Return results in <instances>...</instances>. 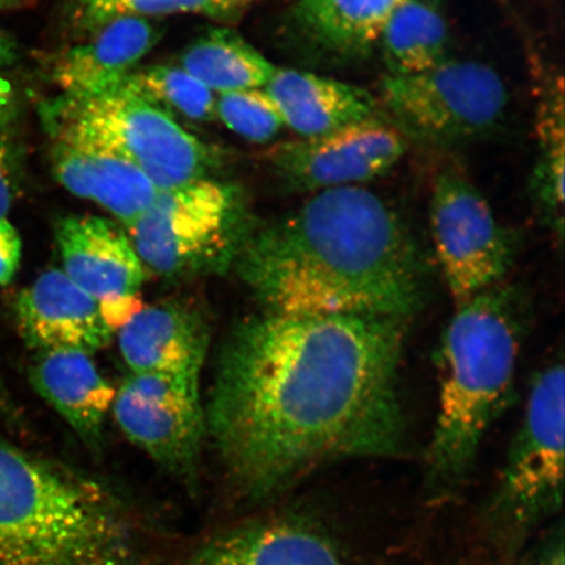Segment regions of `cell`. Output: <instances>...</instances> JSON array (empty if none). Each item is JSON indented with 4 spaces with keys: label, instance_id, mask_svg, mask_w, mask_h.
Masks as SVG:
<instances>
[{
    "label": "cell",
    "instance_id": "1",
    "mask_svg": "<svg viewBox=\"0 0 565 565\" xmlns=\"http://www.w3.org/2000/svg\"><path fill=\"white\" fill-rule=\"evenodd\" d=\"M407 322L265 310L232 331L204 414L245 498L280 497L337 461L405 454L398 380Z\"/></svg>",
    "mask_w": 565,
    "mask_h": 565
},
{
    "label": "cell",
    "instance_id": "2",
    "mask_svg": "<svg viewBox=\"0 0 565 565\" xmlns=\"http://www.w3.org/2000/svg\"><path fill=\"white\" fill-rule=\"evenodd\" d=\"M235 266L273 313L409 320L429 296V266L413 232L364 186L323 190L254 227Z\"/></svg>",
    "mask_w": 565,
    "mask_h": 565
},
{
    "label": "cell",
    "instance_id": "3",
    "mask_svg": "<svg viewBox=\"0 0 565 565\" xmlns=\"http://www.w3.org/2000/svg\"><path fill=\"white\" fill-rule=\"evenodd\" d=\"M527 324L524 294L505 281L456 303L436 353L439 409L424 459L433 497L468 482L487 433L512 399Z\"/></svg>",
    "mask_w": 565,
    "mask_h": 565
},
{
    "label": "cell",
    "instance_id": "4",
    "mask_svg": "<svg viewBox=\"0 0 565 565\" xmlns=\"http://www.w3.org/2000/svg\"><path fill=\"white\" fill-rule=\"evenodd\" d=\"M134 545L102 486L0 440V565H127Z\"/></svg>",
    "mask_w": 565,
    "mask_h": 565
},
{
    "label": "cell",
    "instance_id": "5",
    "mask_svg": "<svg viewBox=\"0 0 565 565\" xmlns=\"http://www.w3.org/2000/svg\"><path fill=\"white\" fill-rule=\"evenodd\" d=\"M564 392L562 358L534 374L524 416L486 507V534L508 562L518 561L541 526L563 510Z\"/></svg>",
    "mask_w": 565,
    "mask_h": 565
},
{
    "label": "cell",
    "instance_id": "6",
    "mask_svg": "<svg viewBox=\"0 0 565 565\" xmlns=\"http://www.w3.org/2000/svg\"><path fill=\"white\" fill-rule=\"evenodd\" d=\"M253 228L242 190L207 177L159 190L127 230L143 265L183 279L228 271Z\"/></svg>",
    "mask_w": 565,
    "mask_h": 565
},
{
    "label": "cell",
    "instance_id": "7",
    "mask_svg": "<svg viewBox=\"0 0 565 565\" xmlns=\"http://www.w3.org/2000/svg\"><path fill=\"white\" fill-rule=\"evenodd\" d=\"M45 122L68 127L122 154L158 190L207 179L217 154L159 106L121 87L86 102L46 105Z\"/></svg>",
    "mask_w": 565,
    "mask_h": 565
},
{
    "label": "cell",
    "instance_id": "8",
    "mask_svg": "<svg viewBox=\"0 0 565 565\" xmlns=\"http://www.w3.org/2000/svg\"><path fill=\"white\" fill-rule=\"evenodd\" d=\"M377 100L405 137L437 147L491 137L503 126L510 104L497 71L450 56L419 74L386 75Z\"/></svg>",
    "mask_w": 565,
    "mask_h": 565
},
{
    "label": "cell",
    "instance_id": "9",
    "mask_svg": "<svg viewBox=\"0 0 565 565\" xmlns=\"http://www.w3.org/2000/svg\"><path fill=\"white\" fill-rule=\"evenodd\" d=\"M429 223L436 259L456 303L505 281L518 257V238L461 167L448 164L435 174Z\"/></svg>",
    "mask_w": 565,
    "mask_h": 565
},
{
    "label": "cell",
    "instance_id": "10",
    "mask_svg": "<svg viewBox=\"0 0 565 565\" xmlns=\"http://www.w3.org/2000/svg\"><path fill=\"white\" fill-rule=\"evenodd\" d=\"M198 374L132 373L113 402L124 434L162 469L190 479L207 437Z\"/></svg>",
    "mask_w": 565,
    "mask_h": 565
},
{
    "label": "cell",
    "instance_id": "11",
    "mask_svg": "<svg viewBox=\"0 0 565 565\" xmlns=\"http://www.w3.org/2000/svg\"><path fill=\"white\" fill-rule=\"evenodd\" d=\"M406 147L397 127L373 119L322 137L280 141L268 148L265 160L287 189L315 194L379 179Z\"/></svg>",
    "mask_w": 565,
    "mask_h": 565
},
{
    "label": "cell",
    "instance_id": "12",
    "mask_svg": "<svg viewBox=\"0 0 565 565\" xmlns=\"http://www.w3.org/2000/svg\"><path fill=\"white\" fill-rule=\"evenodd\" d=\"M45 125L52 139L55 179L71 194L97 203L130 228L150 207L159 190L109 147L66 126Z\"/></svg>",
    "mask_w": 565,
    "mask_h": 565
},
{
    "label": "cell",
    "instance_id": "13",
    "mask_svg": "<svg viewBox=\"0 0 565 565\" xmlns=\"http://www.w3.org/2000/svg\"><path fill=\"white\" fill-rule=\"evenodd\" d=\"M13 312L21 337L38 352L90 355L106 348L113 334L98 302L58 268L41 274L23 289Z\"/></svg>",
    "mask_w": 565,
    "mask_h": 565
},
{
    "label": "cell",
    "instance_id": "14",
    "mask_svg": "<svg viewBox=\"0 0 565 565\" xmlns=\"http://www.w3.org/2000/svg\"><path fill=\"white\" fill-rule=\"evenodd\" d=\"M401 0H298L287 31L303 58L317 66L356 65L377 51L381 33Z\"/></svg>",
    "mask_w": 565,
    "mask_h": 565
},
{
    "label": "cell",
    "instance_id": "15",
    "mask_svg": "<svg viewBox=\"0 0 565 565\" xmlns=\"http://www.w3.org/2000/svg\"><path fill=\"white\" fill-rule=\"evenodd\" d=\"M55 238L62 271L98 303L139 294L145 265L116 223L92 215L63 217Z\"/></svg>",
    "mask_w": 565,
    "mask_h": 565
},
{
    "label": "cell",
    "instance_id": "16",
    "mask_svg": "<svg viewBox=\"0 0 565 565\" xmlns=\"http://www.w3.org/2000/svg\"><path fill=\"white\" fill-rule=\"evenodd\" d=\"M159 35L150 19L111 20L89 34L88 41L60 54L53 81L67 100L86 102L111 94L129 79Z\"/></svg>",
    "mask_w": 565,
    "mask_h": 565
},
{
    "label": "cell",
    "instance_id": "17",
    "mask_svg": "<svg viewBox=\"0 0 565 565\" xmlns=\"http://www.w3.org/2000/svg\"><path fill=\"white\" fill-rule=\"evenodd\" d=\"M190 565H349L313 522L278 515L228 530L203 546Z\"/></svg>",
    "mask_w": 565,
    "mask_h": 565
},
{
    "label": "cell",
    "instance_id": "18",
    "mask_svg": "<svg viewBox=\"0 0 565 565\" xmlns=\"http://www.w3.org/2000/svg\"><path fill=\"white\" fill-rule=\"evenodd\" d=\"M264 90L282 122L300 138H317L379 119L380 104L371 92L309 71L275 68Z\"/></svg>",
    "mask_w": 565,
    "mask_h": 565
},
{
    "label": "cell",
    "instance_id": "19",
    "mask_svg": "<svg viewBox=\"0 0 565 565\" xmlns=\"http://www.w3.org/2000/svg\"><path fill=\"white\" fill-rule=\"evenodd\" d=\"M209 324L181 303L146 307L119 329V349L132 373L198 374L207 355Z\"/></svg>",
    "mask_w": 565,
    "mask_h": 565
},
{
    "label": "cell",
    "instance_id": "20",
    "mask_svg": "<svg viewBox=\"0 0 565 565\" xmlns=\"http://www.w3.org/2000/svg\"><path fill=\"white\" fill-rule=\"evenodd\" d=\"M30 377L34 391L68 423L83 443L98 449L116 391L89 355L77 351L39 352Z\"/></svg>",
    "mask_w": 565,
    "mask_h": 565
},
{
    "label": "cell",
    "instance_id": "21",
    "mask_svg": "<svg viewBox=\"0 0 565 565\" xmlns=\"http://www.w3.org/2000/svg\"><path fill=\"white\" fill-rule=\"evenodd\" d=\"M536 158L530 192L556 244L564 239L565 119L562 74L543 76L536 102Z\"/></svg>",
    "mask_w": 565,
    "mask_h": 565
},
{
    "label": "cell",
    "instance_id": "22",
    "mask_svg": "<svg viewBox=\"0 0 565 565\" xmlns=\"http://www.w3.org/2000/svg\"><path fill=\"white\" fill-rule=\"evenodd\" d=\"M387 75L423 73L449 58V26L440 0H401L381 33Z\"/></svg>",
    "mask_w": 565,
    "mask_h": 565
},
{
    "label": "cell",
    "instance_id": "23",
    "mask_svg": "<svg viewBox=\"0 0 565 565\" xmlns=\"http://www.w3.org/2000/svg\"><path fill=\"white\" fill-rule=\"evenodd\" d=\"M179 66L218 95L264 88L277 68L231 30L201 35L183 51Z\"/></svg>",
    "mask_w": 565,
    "mask_h": 565
},
{
    "label": "cell",
    "instance_id": "24",
    "mask_svg": "<svg viewBox=\"0 0 565 565\" xmlns=\"http://www.w3.org/2000/svg\"><path fill=\"white\" fill-rule=\"evenodd\" d=\"M122 87L172 117L177 115L194 122H210L216 118L215 95L180 66L137 68Z\"/></svg>",
    "mask_w": 565,
    "mask_h": 565
},
{
    "label": "cell",
    "instance_id": "25",
    "mask_svg": "<svg viewBox=\"0 0 565 565\" xmlns=\"http://www.w3.org/2000/svg\"><path fill=\"white\" fill-rule=\"evenodd\" d=\"M253 0H75L74 21L89 35L119 18H158L174 13H196L221 20L242 15Z\"/></svg>",
    "mask_w": 565,
    "mask_h": 565
},
{
    "label": "cell",
    "instance_id": "26",
    "mask_svg": "<svg viewBox=\"0 0 565 565\" xmlns=\"http://www.w3.org/2000/svg\"><path fill=\"white\" fill-rule=\"evenodd\" d=\"M216 117L237 136L254 143H267L285 127L277 105L264 88L218 95Z\"/></svg>",
    "mask_w": 565,
    "mask_h": 565
},
{
    "label": "cell",
    "instance_id": "27",
    "mask_svg": "<svg viewBox=\"0 0 565 565\" xmlns=\"http://www.w3.org/2000/svg\"><path fill=\"white\" fill-rule=\"evenodd\" d=\"M23 243L9 218H0V287L10 285L18 274Z\"/></svg>",
    "mask_w": 565,
    "mask_h": 565
},
{
    "label": "cell",
    "instance_id": "28",
    "mask_svg": "<svg viewBox=\"0 0 565 565\" xmlns=\"http://www.w3.org/2000/svg\"><path fill=\"white\" fill-rule=\"evenodd\" d=\"M564 527H551L526 556L525 565H565Z\"/></svg>",
    "mask_w": 565,
    "mask_h": 565
},
{
    "label": "cell",
    "instance_id": "29",
    "mask_svg": "<svg viewBox=\"0 0 565 565\" xmlns=\"http://www.w3.org/2000/svg\"><path fill=\"white\" fill-rule=\"evenodd\" d=\"M9 145L0 138V218H7L15 195V172Z\"/></svg>",
    "mask_w": 565,
    "mask_h": 565
},
{
    "label": "cell",
    "instance_id": "30",
    "mask_svg": "<svg viewBox=\"0 0 565 565\" xmlns=\"http://www.w3.org/2000/svg\"><path fill=\"white\" fill-rule=\"evenodd\" d=\"M18 60V45L10 34L0 31V67H9Z\"/></svg>",
    "mask_w": 565,
    "mask_h": 565
},
{
    "label": "cell",
    "instance_id": "31",
    "mask_svg": "<svg viewBox=\"0 0 565 565\" xmlns=\"http://www.w3.org/2000/svg\"><path fill=\"white\" fill-rule=\"evenodd\" d=\"M0 415H3L6 419L17 420L18 412L15 405L11 399V395L3 383L2 376H0Z\"/></svg>",
    "mask_w": 565,
    "mask_h": 565
},
{
    "label": "cell",
    "instance_id": "32",
    "mask_svg": "<svg viewBox=\"0 0 565 565\" xmlns=\"http://www.w3.org/2000/svg\"><path fill=\"white\" fill-rule=\"evenodd\" d=\"M12 108L13 96L10 86L0 88V129L9 121Z\"/></svg>",
    "mask_w": 565,
    "mask_h": 565
},
{
    "label": "cell",
    "instance_id": "33",
    "mask_svg": "<svg viewBox=\"0 0 565 565\" xmlns=\"http://www.w3.org/2000/svg\"><path fill=\"white\" fill-rule=\"evenodd\" d=\"M31 2L32 0H0V11L17 10Z\"/></svg>",
    "mask_w": 565,
    "mask_h": 565
},
{
    "label": "cell",
    "instance_id": "34",
    "mask_svg": "<svg viewBox=\"0 0 565 565\" xmlns=\"http://www.w3.org/2000/svg\"><path fill=\"white\" fill-rule=\"evenodd\" d=\"M6 86H9V84H7V83H6V82H3V81H0V88H3V87H6Z\"/></svg>",
    "mask_w": 565,
    "mask_h": 565
},
{
    "label": "cell",
    "instance_id": "35",
    "mask_svg": "<svg viewBox=\"0 0 565 565\" xmlns=\"http://www.w3.org/2000/svg\"><path fill=\"white\" fill-rule=\"evenodd\" d=\"M253 2H254V0H253Z\"/></svg>",
    "mask_w": 565,
    "mask_h": 565
}]
</instances>
